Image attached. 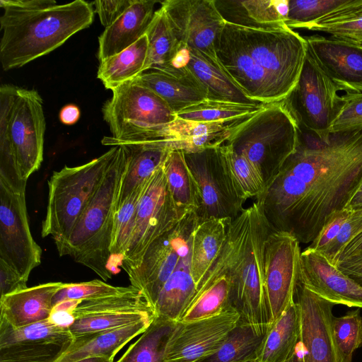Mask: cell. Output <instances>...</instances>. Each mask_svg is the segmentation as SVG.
<instances>
[{"label": "cell", "instance_id": "53", "mask_svg": "<svg viewBox=\"0 0 362 362\" xmlns=\"http://www.w3.org/2000/svg\"><path fill=\"white\" fill-rule=\"evenodd\" d=\"M74 311L53 306L48 320L57 326L69 329L76 320Z\"/></svg>", "mask_w": 362, "mask_h": 362}, {"label": "cell", "instance_id": "15", "mask_svg": "<svg viewBox=\"0 0 362 362\" xmlns=\"http://www.w3.org/2000/svg\"><path fill=\"white\" fill-rule=\"evenodd\" d=\"M300 253L299 241L288 232L272 230L266 239L264 284L273 321L295 300Z\"/></svg>", "mask_w": 362, "mask_h": 362}, {"label": "cell", "instance_id": "41", "mask_svg": "<svg viewBox=\"0 0 362 362\" xmlns=\"http://www.w3.org/2000/svg\"><path fill=\"white\" fill-rule=\"evenodd\" d=\"M266 104L246 105L206 99L176 114L177 117L199 122H221L252 115Z\"/></svg>", "mask_w": 362, "mask_h": 362}, {"label": "cell", "instance_id": "12", "mask_svg": "<svg viewBox=\"0 0 362 362\" xmlns=\"http://www.w3.org/2000/svg\"><path fill=\"white\" fill-rule=\"evenodd\" d=\"M197 223V216L192 211L148 247L138 267L126 272L131 286L144 293L153 309L161 289L192 240Z\"/></svg>", "mask_w": 362, "mask_h": 362}, {"label": "cell", "instance_id": "60", "mask_svg": "<svg viewBox=\"0 0 362 362\" xmlns=\"http://www.w3.org/2000/svg\"><path fill=\"white\" fill-rule=\"evenodd\" d=\"M244 362H259L257 361V359H254V360H250V361H244Z\"/></svg>", "mask_w": 362, "mask_h": 362}, {"label": "cell", "instance_id": "23", "mask_svg": "<svg viewBox=\"0 0 362 362\" xmlns=\"http://www.w3.org/2000/svg\"><path fill=\"white\" fill-rule=\"evenodd\" d=\"M126 163L119 183L115 211L136 189L143 187L163 165L172 149L162 140L121 144Z\"/></svg>", "mask_w": 362, "mask_h": 362}, {"label": "cell", "instance_id": "9", "mask_svg": "<svg viewBox=\"0 0 362 362\" xmlns=\"http://www.w3.org/2000/svg\"><path fill=\"white\" fill-rule=\"evenodd\" d=\"M228 23L286 99L299 80L306 58L308 45L304 36L287 25L264 29Z\"/></svg>", "mask_w": 362, "mask_h": 362}, {"label": "cell", "instance_id": "27", "mask_svg": "<svg viewBox=\"0 0 362 362\" xmlns=\"http://www.w3.org/2000/svg\"><path fill=\"white\" fill-rule=\"evenodd\" d=\"M153 319L74 337L67 350L54 362H76L96 356L114 360L117 353L133 338L142 334Z\"/></svg>", "mask_w": 362, "mask_h": 362}, {"label": "cell", "instance_id": "14", "mask_svg": "<svg viewBox=\"0 0 362 362\" xmlns=\"http://www.w3.org/2000/svg\"><path fill=\"white\" fill-rule=\"evenodd\" d=\"M219 146L183 151L199 191V206L195 211L198 223L211 218L234 219L245 209L230 186Z\"/></svg>", "mask_w": 362, "mask_h": 362}, {"label": "cell", "instance_id": "45", "mask_svg": "<svg viewBox=\"0 0 362 362\" xmlns=\"http://www.w3.org/2000/svg\"><path fill=\"white\" fill-rule=\"evenodd\" d=\"M74 338L69 329L57 326L49 320L15 328L0 320V346L26 341L59 340Z\"/></svg>", "mask_w": 362, "mask_h": 362}, {"label": "cell", "instance_id": "36", "mask_svg": "<svg viewBox=\"0 0 362 362\" xmlns=\"http://www.w3.org/2000/svg\"><path fill=\"white\" fill-rule=\"evenodd\" d=\"M176 322L155 316L141 336L116 362H166L167 346Z\"/></svg>", "mask_w": 362, "mask_h": 362}, {"label": "cell", "instance_id": "38", "mask_svg": "<svg viewBox=\"0 0 362 362\" xmlns=\"http://www.w3.org/2000/svg\"><path fill=\"white\" fill-rule=\"evenodd\" d=\"M298 29L327 34L362 48V0L340 13L303 25Z\"/></svg>", "mask_w": 362, "mask_h": 362}, {"label": "cell", "instance_id": "16", "mask_svg": "<svg viewBox=\"0 0 362 362\" xmlns=\"http://www.w3.org/2000/svg\"><path fill=\"white\" fill-rule=\"evenodd\" d=\"M222 69L251 100L269 104L284 100L279 88L250 54L226 22L215 43Z\"/></svg>", "mask_w": 362, "mask_h": 362}, {"label": "cell", "instance_id": "6", "mask_svg": "<svg viewBox=\"0 0 362 362\" xmlns=\"http://www.w3.org/2000/svg\"><path fill=\"white\" fill-rule=\"evenodd\" d=\"M298 143V124L284 100L264 105L224 144L255 165L267 187Z\"/></svg>", "mask_w": 362, "mask_h": 362}, {"label": "cell", "instance_id": "47", "mask_svg": "<svg viewBox=\"0 0 362 362\" xmlns=\"http://www.w3.org/2000/svg\"><path fill=\"white\" fill-rule=\"evenodd\" d=\"M341 107L332 122L329 133H343L362 129V92L341 95Z\"/></svg>", "mask_w": 362, "mask_h": 362}, {"label": "cell", "instance_id": "20", "mask_svg": "<svg viewBox=\"0 0 362 362\" xmlns=\"http://www.w3.org/2000/svg\"><path fill=\"white\" fill-rule=\"evenodd\" d=\"M298 279L306 288L334 305L362 308V287L309 247L300 253Z\"/></svg>", "mask_w": 362, "mask_h": 362}, {"label": "cell", "instance_id": "3", "mask_svg": "<svg viewBox=\"0 0 362 362\" xmlns=\"http://www.w3.org/2000/svg\"><path fill=\"white\" fill-rule=\"evenodd\" d=\"M46 121L43 100L35 90L0 87V182L25 193L29 177L43 160Z\"/></svg>", "mask_w": 362, "mask_h": 362}, {"label": "cell", "instance_id": "5", "mask_svg": "<svg viewBox=\"0 0 362 362\" xmlns=\"http://www.w3.org/2000/svg\"><path fill=\"white\" fill-rule=\"evenodd\" d=\"M119 146L116 158L77 224L69 237L56 245L59 256L71 257L104 281L114 274L109 266L110 247L117 197L126 163L124 148Z\"/></svg>", "mask_w": 362, "mask_h": 362}, {"label": "cell", "instance_id": "1", "mask_svg": "<svg viewBox=\"0 0 362 362\" xmlns=\"http://www.w3.org/2000/svg\"><path fill=\"white\" fill-rule=\"evenodd\" d=\"M361 185L362 129L331 134L324 142L299 129L296 151L256 201L274 230L308 243Z\"/></svg>", "mask_w": 362, "mask_h": 362}, {"label": "cell", "instance_id": "50", "mask_svg": "<svg viewBox=\"0 0 362 362\" xmlns=\"http://www.w3.org/2000/svg\"><path fill=\"white\" fill-rule=\"evenodd\" d=\"M134 0H107L91 2L101 24L105 28L112 25L132 4Z\"/></svg>", "mask_w": 362, "mask_h": 362}, {"label": "cell", "instance_id": "18", "mask_svg": "<svg viewBox=\"0 0 362 362\" xmlns=\"http://www.w3.org/2000/svg\"><path fill=\"white\" fill-rule=\"evenodd\" d=\"M239 322V315L228 308L215 316L176 322L168 341L166 362H197L216 352Z\"/></svg>", "mask_w": 362, "mask_h": 362}, {"label": "cell", "instance_id": "8", "mask_svg": "<svg viewBox=\"0 0 362 362\" xmlns=\"http://www.w3.org/2000/svg\"><path fill=\"white\" fill-rule=\"evenodd\" d=\"M112 92V97L102 107L103 119L112 134L103 138V145L155 141L159 129L177 118L165 100L134 80Z\"/></svg>", "mask_w": 362, "mask_h": 362}, {"label": "cell", "instance_id": "35", "mask_svg": "<svg viewBox=\"0 0 362 362\" xmlns=\"http://www.w3.org/2000/svg\"><path fill=\"white\" fill-rule=\"evenodd\" d=\"M267 332L238 322L216 352L197 362H244L257 359Z\"/></svg>", "mask_w": 362, "mask_h": 362}, {"label": "cell", "instance_id": "29", "mask_svg": "<svg viewBox=\"0 0 362 362\" xmlns=\"http://www.w3.org/2000/svg\"><path fill=\"white\" fill-rule=\"evenodd\" d=\"M188 68L207 90V99L246 105H259L249 98L215 60L190 49Z\"/></svg>", "mask_w": 362, "mask_h": 362}, {"label": "cell", "instance_id": "39", "mask_svg": "<svg viewBox=\"0 0 362 362\" xmlns=\"http://www.w3.org/2000/svg\"><path fill=\"white\" fill-rule=\"evenodd\" d=\"M153 308L110 311L76 317L69 330L74 337L122 327L143 320H153Z\"/></svg>", "mask_w": 362, "mask_h": 362}, {"label": "cell", "instance_id": "43", "mask_svg": "<svg viewBox=\"0 0 362 362\" xmlns=\"http://www.w3.org/2000/svg\"><path fill=\"white\" fill-rule=\"evenodd\" d=\"M357 0H289L286 25L291 29L334 15Z\"/></svg>", "mask_w": 362, "mask_h": 362}, {"label": "cell", "instance_id": "51", "mask_svg": "<svg viewBox=\"0 0 362 362\" xmlns=\"http://www.w3.org/2000/svg\"><path fill=\"white\" fill-rule=\"evenodd\" d=\"M27 288V281L0 260V298Z\"/></svg>", "mask_w": 362, "mask_h": 362}, {"label": "cell", "instance_id": "59", "mask_svg": "<svg viewBox=\"0 0 362 362\" xmlns=\"http://www.w3.org/2000/svg\"><path fill=\"white\" fill-rule=\"evenodd\" d=\"M288 362H303L299 343L295 353L293 354Z\"/></svg>", "mask_w": 362, "mask_h": 362}, {"label": "cell", "instance_id": "58", "mask_svg": "<svg viewBox=\"0 0 362 362\" xmlns=\"http://www.w3.org/2000/svg\"><path fill=\"white\" fill-rule=\"evenodd\" d=\"M76 362H114L112 359H110L104 356H96L86 358Z\"/></svg>", "mask_w": 362, "mask_h": 362}, {"label": "cell", "instance_id": "44", "mask_svg": "<svg viewBox=\"0 0 362 362\" xmlns=\"http://www.w3.org/2000/svg\"><path fill=\"white\" fill-rule=\"evenodd\" d=\"M146 183L133 192L115 211L110 252L112 258H120V264L131 239L137 206Z\"/></svg>", "mask_w": 362, "mask_h": 362}, {"label": "cell", "instance_id": "40", "mask_svg": "<svg viewBox=\"0 0 362 362\" xmlns=\"http://www.w3.org/2000/svg\"><path fill=\"white\" fill-rule=\"evenodd\" d=\"M73 339L26 341L0 346V362H54Z\"/></svg>", "mask_w": 362, "mask_h": 362}, {"label": "cell", "instance_id": "31", "mask_svg": "<svg viewBox=\"0 0 362 362\" xmlns=\"http://www.w3.org/2000/svg\"><path fill=\"white\" fill-rule=\"evenodd\" d=\"M233 220L211 218L197 223L192 245V274L197 288L201 279L221 251Z\"/></svg>", "mask_w": 362, "mask_h": 362}, {"label": "cell", "instance_id": "4", "mask_svg": "<svg viewBox=\"0 0 362 362\" xmlns=\"http://www.w3.org/2000/svg\"><path fill=\"white\" fill-rule=\"evenodd\" d=\"M242 215L228 308L239 315V322L268 331L274 321L264 284V250L266 239L274 229L257 201L244 209Z\"/></svg>", "mask_w": 362, "mask_h": 362}, {"label": "cell", "instance_id": "10", "mask_svg": "<svg viewBox=\"0 0 362 362\" xmlns=\"http://www.w3.org/2000/svg\"><path fill=\"white\" fill-rule=\"evenodd\" d=\"M338 91L308 49L299 80L284 100L300 130L327 142L331 124L342 105Z\"/></svg>", "mask_w": 362, "mask_h": 362}, {"label": "cell", "instance_id": "7", "mask_svg": "<svg viewBox=\"0 0 362 362\" xmlns=\"http://www.w3.org/2000/svg\"><path fill=\"white\" fill-rule=\"evenodd\" d=\"M119 150V146H115L85 164L65 165L53 172L47 182V204L41 230L43 238L52 237L58 245L69 237Z\"/></svg>", "mask_w": 362, "mask_h": 362}, {"label": "cell", "instance_id": "11", "mask_svg": "<svg viewBox=\"0 0 362 362\" xmlns=\"http://www.w3.org/2000/svg\"><path fill=\"white\" fill-rule=\"evenodd\" d=\"M180 220L162 165L144 187L134 228L120 264L122 268L127 272L138 267L148 247Z\"/></svg>", "mask_w": 362, "mask_h": 362}, {"label": "cell", "instance_id": "42", "mask_svg": "<svg viewBox=\"0 0 362 362\" xmlns=\"http://www.w3.org/2000/svg\"><path fill=\"white\" fill-rule=\"evenodd\" d=\"M332 336L338 362H351L354 352L362 346V316L359 309L332 317Z\"/></svg>", "mask_w": 362, "mask_h": 362}, {"label": "cell", "instance_id": "34", "mask_svg": "<svg viewBox=\"0 0 362 362\" xmlns=\"http://www.w3.org/2000/svg\"><path fill=\"white\" fill-rule=\"evenodd\" d=\"M219 149L228 180L235 196L244 203L248 199H259L267 187L255 165L227 144L221 145Z\"/></svg>", "mask_w": 362, "mask_h": 362}, {"label": "cell", "instance_id": "55", "mask_svg": "<svg viewBox=\"0 0 362 362\" xmlns=\"http://www.w3.org/2000/svg\"><path fill=\"white\" fill-rule=\"evenodd\" d=\"M180 43L179 49L171 59L168 68L170 67L176 70H181L187 68L189 65L191 60L190 49L186 45L181 42Z\"/></svg>", "mask_w": 362, "mask_h": 362}, {"label": "cell", "instance_id": "52", "mask_svg": "<svg viewBox=\"0 0 362 362\" xmlns=\"http://www.w3.org/2000/svg\"><path fill=\"white\" fill-rule=\"evenodd\" d=\"M362 258V231L360 232L338 255L335 266L341 262H350Z\"/></svg>", "mask_w": 362, "mask_h": 362}, {"label": "cell", "instance_id": "54", "mask_svg": "<svg viewBox=\"0 0 362 362\" xmlns=\"http://www.w3.org/2000/svg\"><path fill=\"white\" fill-rule=\"evenodd\" d=\"M335 267L362 287V258L339 263Z\"/></svg>", "mask_w": 362, "mask_h": 362}, {"label": "cell", "instance_id": "24", "mask_svg": "<svg viewBox=\"0 0 362 362\" xmlns=\"http://www.w3.org/2000/svg\"><path fill=\"white\" fill-rule=\"evenodd\" d=\"M155 0H134L132 4L98 38V59L100 62L114 56L137 42L153 18Z\"/></svg>", "mask_w": 362, "mask_h": 362}, {"label": "cell", "instance_id": "56", "mask_svg": "<svg viewBox=\"0 0 362 362\" xmlns=\"http://www.w3.org/2000/svg\"><path fill=\"white\" fill-rule=\"evenodd\" d=\"M80 110L78 106L69 104L64 106L59 112L60 122L66 125H71L77 122L80 118Z\"/></svg>", "mask_w": 362, "mask_h": 362}, {"label": "cell", "instance_id": "57", "mask_svg": "<svg viewBox=\"0 0 362 362\" xmlns=\"http://www.w3.org/2000/svg\"><path fill=\"white\" fill-rule=\"evenodd\" d=\"M347 206H349L353 210L362 209V185L358 189L353 199Z\"/></svg>", "mask_w": 362, "mask_h": 362}, {"label": "cell", "instance_id": "37", "mask_svg": "<svg viewBox=\"0 0 362 362\" xmlns=\"http://www.w3.org/2000/svg\"><path fill=\"white\" fill-rule=\"evenodd\" d=\"M145 35L148 39V51L144 71L168 68L180 43L161 6L156 11Z\"/></svg>", "mask_w": 362, "mask_h": 362}, {"label": "cell", "instance_id": "13", "mask_svg": "<svg viewBox=\"0 0 362 362\" xmlns=\"http://www.w3.org/2000/svg\"><path fill=\"white\" fill-rule=\"evenodd\" d=\"M42 250L30 232L25 193L0 182V260L28 281L41 263Z\"/></svg>", "mask_w": 362, "mask_h": 362}, {"label": "cell", "instance_id": "2", "mask_svg": "<svg viewBox=\"0 0 362 362\" xmlns=\"http://www.w3.org/2000/svg\"><path fill=\"white\" fill-rule=\"evenodd\" d=\"M0 62L4 71L20 68L49 54L94 18L91 4L76 0H0Z\"/></svg>", "mask_w": 362, "mask_h": 362}, {"label": "cell", "instance_id": "48", "mask_svg": "<svg viewBox=\"0 0 362 362\" xmlns=\"http://www.w3.org/2000/svg\"><path fill=\"white\" fill-rule=\"evenodd\" d=\"M362 231V209L354 210L337 236L320 252L334 266L344 247Z\"/></svg>", "mask_w": 362, "mask_h": 362}, {"label": "cell", "instance_id": "21", "mask_svg": "<svg viewBox=\"0 0 362 362\" xmlns=\"http://www.w3.org/2000/svg\"><path fill=\"white\" fill-rule=\"evenodd\" d=\"M304 37L308 51L339 90L362 92V48L331 36Z\"/></svg>", "mask_w": 362, "mask_h": 362}, {"label": "cell", "instance_id": "26", "mask_svg": "<svg viewBox=\"0 0 362 362\" xmlns=\"http://www.w3.org/2000/svg\"><path fill=\"white\" fill-rule=\"evenodd\" d=\"M192 238L161 289L153 308L154 315L178 322L194 300L197 286L192 274Z\"/></svg>", "mask_w": 362, "mask_h": 362}, {"label": "cell", "instance_id": "33", "mask_svg": "<svg viewBox=\"0 0 362 362\" xmlns=\"http://www.w3.org/2000/svg\"><path fill=\"white\" fill-rule=\"evenodd\" d=\"M147 51L148 39L144 35L128 48L100 62L98 78L111 90L134 80L144 71Z\"/></svg>", "mask_w": 362, "mask_h": 362}, {"label": "cell", "instance_id": "30", "mask_svg": "<svg viewBox=\"0 0 362 362\" xmlns=\"http://www.w3.org/2000/svg\"><path fill=\"white\" fill-rule=\"evenodd\" d=\"M300 311L296 300L269 327L257 356L259 362H288L300 341Z\"/></svg>", "mask_w": 362, "mask_h": 362}, {"label": "cell", "instance_id": "22", "mask_svg": "<svg viewBox=\"0 0 362 362\" xmlns=\"http://www.w3.org/2000/svg\"><path fill=\"white\" fill-rule=\"evenodd\" d=\"M151 89L177 114L207 99V90L188 66L181 70L150 69L134 79Z\"/></svg>", "mask_w": 362, "mask_h": 362}, {"label": "cell", "instance_id": "49", "mask_svg": "<svg viewBox=\"0 0 362 362\" xmlns=\"http://www.w3.org/2000/svg\"><path fill=\"white\" fill-rule=\"evenodd\" d=\"M353 212L354 210L351 208L346 206L331 214L308 247L317 252H320L337 236Z\"/></svg>", "mask_w": 362, "mask_h": 362}, {"label": "cell", "instance_id": "19", "mask_svg": "<svg viewBox=\"0 0 362 362\" xmlns=\"http://www.w3.org/2000/svg\"><path fill=\"white\" fill-rule=\"evenodd\" d=\"M296 303L300 311V341L303 362H338L332 336L334 304L297 283Z\"/></svg>", "mask_w": 362, "mask_h": 362}, {"label": "cell", "instance_id": "17", "mask_svg": "<svg viewBox=\"0 0 362 362\" xmlns=\"http://www.w3.org/2000/svg\"><path fill=\"white\" fill-rule=\"evenodd\" d=\"M160 6L180 42L218 60L215 43L226 21L215 0H165Z\"/></svg>", "mask_w": 362, "mask_h": 362}, {"label": "cell", "instance_id": "46", "mask_svg": "<svg viewBox=\"0 0 362 362\" xmlns=\"http://www.w3.org/2000/svg\"><path fill=\"white\" fill-rule=\"evenodd\" d=\"M131 287L115 286L98 279L80 283H64L53 298V306L63 300L84 301L117 295L129 291Z\"/></svg>", "mask_w": 362, "mask_h": 362}, {"label": "cell", "instance_id": "28", "mask_svg": "<svg viewBox=\"0 0 362 362\" xmlns=\"http://www.w3.org/2000/svg\"><path fill=\"white\" fill-rule=\"evenodd\" d=\"M227 23L255 28H278L287 25L289 0H215Z\"/></svg>", "mask_w": 362, "mask_h": 362}, {"label": "cell", "instance_id": "32", "mask_svg": "<svg viewBox=\"0 0 362 362\" xmlns=\"http://www.w3.org/2000/svg\"><path fill=\"white\" fill-rule=\"evenodd\" d=\"M163 169L167 185L181 219L199 206V194L181 150H172L168 154Z\"/></svg>", "mask_w": 362, "mask_h": 362}, {"label": "cell", "instance_id": "25", "mask_svg": "<svg viewBox=\"0 0 362 362\" xmlns=\"http://www.w3.org/2000/svg\"><path fill=\"white\" fill-rule=\"evenodd\" d=\"M62 282H49L0 298V320L15 328L48 320Z\"/></svg>", "mask_w": 362, "mask_h": 362}]
</instances>
